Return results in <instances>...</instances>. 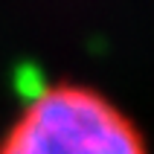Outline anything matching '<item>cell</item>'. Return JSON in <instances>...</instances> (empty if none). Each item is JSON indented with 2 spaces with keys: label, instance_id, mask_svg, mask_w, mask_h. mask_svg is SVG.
Wrapping results in <instances>:
<instances>
[{
  "label": "cell",
  "instance_id": "cell-1",
  "mask_svg": "<svg viewBox=\"0 0 154 154\" xmlns=\"http://www.w3.org/2000/svg\"><path fill=\"white\" fill-rule=\"evenodd\" d=\"M0 154H148V140L102 87L55 79L29 93L9 119Z\"/></svg>",
  "mask_w": 154,
  "mask_h": 154
}]
</instances>
